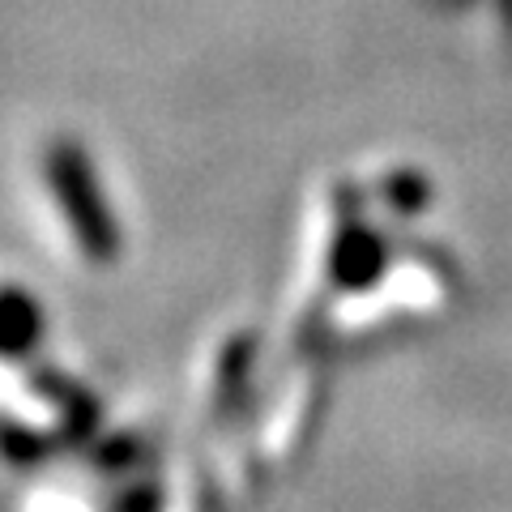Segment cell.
<instances>
[{"label":"cell","instance_id":"1","mask_svg":"<svg viewBox=\"0 0 512 512\" xmlns=\"http://www.w3.org/2000/svg\"><path fill=\"white\" fill-rule=\"evenodd\" d=\"M43 175L52 188V201L60 218L69 222V231L77 239L86 261L111 265L120 256V222L116 210L107 201V188L94 171V158L77 146L73 137H60L43 154Z\"/></svg>","mask_w":512,"mask_h":512},{"label":"cell","instance_id":"4","mask_svg":"<svg viewBox=\"0 0 512 512\" xmlns=\"http://www.w3.org/2000/svg\"><path fill=\"white\" fill-rule=\"evenodd\" d=\"M52 453V440L39 436V431H30L13 419H0V457L13 461V466H39Z\"/></svg>","mask_w":512,"mask_h":512},{"label":"cell","instance_id":"2","mask_svg":"<svg viewBox=\"0 0 512 512\" xmlns=\"http://www.w3.org/2000/svg\"><path fill=\"white\" fill-rule=\"evenodd\" d=\"M43 308L39 299L26 291V286H0V359L22 363L39 350L43 342Z\"/></svg>","mask_w":512,"mask_h":512},{"label":"cell","instance_id":"3","mask_svg":"<svg viewBox=\"0 0 512 512\" xmlns=\"http://www.w3.org/2000/svg\"><path fill=\"white\" fill-rule=\"evenodd\" d=\"M30 389H39L47 402L60 410L64 436L82 440V436L94 431V423H99V406H94V397L82 389V384H73L64 372H56V367H39V372H30Z\"/></svg>","mask_w":512,"mask_h":512}]
</instances>
